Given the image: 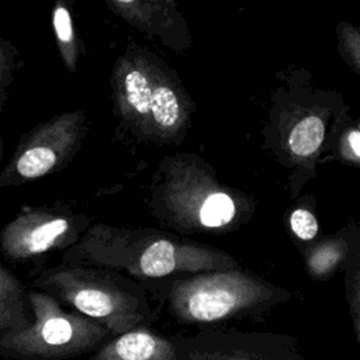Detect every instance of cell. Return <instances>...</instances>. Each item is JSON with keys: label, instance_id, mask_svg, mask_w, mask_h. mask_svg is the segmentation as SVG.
Wrapping results in <instances>:
<instances>
[{"label": "cell", "instance_id": "4", "mask_svg": "<svg viewBox=\"0 0 360 360\" xmlns=\"http://www.w3.org/2000/svg\"><path fill=\"white\" fill-rule=\"evenodd\" d=\"M35 284L58 292L80 314L104 323L105 329L115 335L138 328L139 321L145 318V314L138 309L136 302L122 300L120 295L103 288L80 285L66 273L51 271L42 274Z\"/></svg>", "mask_w": 360, "mask_h": 360}, {"label": "cell", "instance_id": "2", "mask_svg": "<svg viewBox=\"0 0 360 360\" xmlns=\"http://www.w3.org/2000/svg\"><path fill=\"white\" fill-rule=\"evenodd\" d=\"M183 342L191 360H308L287 335L201 332Z\"/></svg>", "mask_w": 360, "mask_h": 360}, {"label": "cell", "instance_id": "11", "mask_svg": "<svg viewBox=\"0 0 360 360\" xmlns=\"http://www.w3.org/2000/svg\"><path fill=\"white\" fill-rule=\"evenodd\" d=\"M21 65L22 62L15 44L0 35V114L4 111L11 83Z\"/></svg>", "mask_w": 360, "mask_h": 360}, {"label": "cell", "instance_id": "17", "mask_svg": "<svg viewBox=\"0 0 360 360\" xmlns=\"http://www.w3.org/2000/svg\"><path fill=\"white\" fill-rule=\"evenodd\" d=\"M349 145H350L354 156L359 158V155H360V134H359V131H352L349 134Z\"/></svg>", "mask_w": 360, "mask_h": 360}, {"label": "cell", "instance_id": "14", "mask_svg": "<svg viewBox=\"0 0 360 360\" xmlns=\"http://www.w3.org/2000/svg\"><path fill=\"white\" fill-rule=\"evenodd\" d=\"M125 96L128 104L139 114H148L152 101V87L143 73L131 70L125 76Z\"/></svg>", "mask_w": 360, "mask_h": 360}, {"label": "cell", "instance_id": "12", "mask_svg": "<svg viewBox=\"0 0 360 360\" xmlns=\"http://www.w3.org/2000/svg\"><path fill=\"white\" fill-rule=\"evenodd\" d=\"M153 120L165 128L173 127L180 118V107L176 94L172 89L160 86L152 90L150 110Z\"/></svg>", "mask_w": 360, "mask_h": 360}, {"label": "cell", "instance_id": "6", "mask_svg": "<svg viewBox=\"0 0 360 360\" xmlns=\"http://www.w3.org/2000/svg\"><path fill=\"white\" fill-rule=\"evenodd\" d=\"M65 124L66 120H53L24 134L0 172V188L37 180L58 167L65 149L60 138L68 131Z\"/></svg>", "mask_w": 360, "mask_h": 360}, {"label": "cell", "instance_id": "13", "mask_svg": "<svg viewBox=\"0 0 360 360\" xmlns=\"http://www.w3.org/2000/svg\"><path fill=\"white\" fill-rule=\"evenodd\" d=\"M235 214V205L229 195L224 193L211 194L202 204L200 219L202 225L214 228L228 224Z\"/></svg>", "mask_w": 360, "mask_h": 360}, {"label": "cell", "instance_id": "8", "mask_svg": "<svg viewBox=\"0 0 360 360\" xmlns=\"http://www.w3.org/2000/svg\"><path fill=\"white\" fill-rule=\"evenodd\" d=\"M32 321L28 291L0 260V335L24 330Z\"/></svg>", "mask_w": 360, "mask_h": 360}, {"label": "cell", "instance_id": "9", "mask_svg": "<svg viewBox=\"0 0 360 360\" xmlns=\"http://www.w3.org/2000/svg\"><path fill=\"white\" fill-rule=\"evenodd\" d=\"M323 135L325 125L322 120L315 115H309L292 129L288 139L290 149L297 156H309L321 146Z\"/></svg>", "mask_w": 360, "mask_h": 360}, {"label": "cell", "instance_id": "7", "mask_svg": "<svg viewBox=\"0 0 360 360\" xmlns=\"http://www.w3.org/2000/svg\"><path fill=\"white\" fill-rule=\"evenodd\" d=\"M83 360H191L183 338L135 328L115 335Z\"/></svg>", "mask_w": 360, "mask_h": 360}, {"label": "cell", "instance_id": "3", "mask_svg": "<svg viewBox=\"0 0 360 360\" xmlns=\"http://www.w3.org/2000/svg\"><path fill=\"white\" fill-rule=\"evenodd\" d=\"M263 298L266 294L252 285L232 280H208L176 291L173 307L183 321L214 323L257 307Z\"/></svg>", "mask_w": 360, "mask_h": 360}, {"label": "cell", "instance_id": "15", "mask_svg": "<svg viewBox=\"0 0 360 360\" xmlns=\"http://www.w3.org/2000/svg\"><path fill=\"white\" fill-rule=\"evenodd\" d=\"M52 24H53V30H55V35L59 42V46L62 48L65 59L68 60V55L70 53L72 42H73V27H72L70 14L63 6L59 4L53 8Z\"/></svg>", "mask_w": 360, "mask_h": 360}, {"label": "cell", "instance_id": "16", "mask_svg": "<svg viewBox=\"0 0 360 360\" xmlns=\"http://www.w3.org/2000/svg\"><path fill=\"white\" fill-rule=\"evenodd\" d=\"M291 228L294 233L304 240L312 239L318 232V222L315 217L307 210H295L291 214Z\"/></svg>", "mask_w": 360, "mask_h": 360}, {"label": "cell", "instance_id": "5", "mask_svg": "<svg viewBox=\"0 0 360 360\" xmlns=\"http://www.w3.org/2000/svg\"><path fill=\"white\" fill-rule=\"evenodd\" d=\"M69 229L66 217L22 205L0 229V252L8 263L32 260L58 246Z\"/></svg>", "mask_w": 360, "mask_h": 360}, {"label": "cell", "instance_id": "1", "mask_svg": "<svg viewBox=\"0 0 360 360\" xmlns=\"http://www.w3.org/2000/svg\"><path fill=\"white\" fill-rule=\"evenodd\" d=\"M32 323L0 335V357L11 360H66L98 349L108 330L91 319L68 314L48 294L30 290Z\"/></svg>", "mask_w": 360, "mask_h": 360}, {"label": "cell", "instance_id": "10", "mask_svg": "<svg viewBox=\"0 0 360 360\" xmlns=\"http://www.w3.org/2000/svg\"><path fill=\"white\" fill-rule=\"evenodd\" d=\"M141 271L149 277H162L176 267L174 248L167 240L152 243L141 257Z\"/></svg>", "mask_w": 360, "mask_h": 360}, {"label": "cell", "instance_id": "18", "mask_svg": "<svg viewBox=\"0 0 360 360\" xmlns=\"http://www.w3.org/2000/svg\"><path fill=\"white\" fill-rule=\"evenodd\" d=\"M3 152H4V141H3V135L0 132V163H1V159H3Z\"/></svg>", "mask_w": 360, "mask_h": 360}]
</instances>
